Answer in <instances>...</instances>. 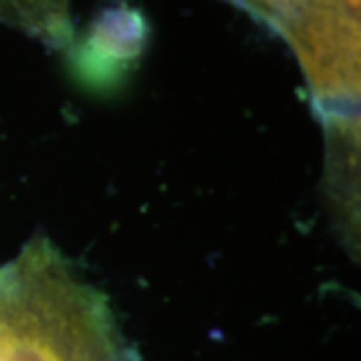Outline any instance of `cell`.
Wrapping results in <instances>:
<instances>
[{
    "label": "cell",
    "instance_id": "1",
    "mask_svg": "<svg viewBox=\"0 0 361 361\" xmlns=\"http://www.w3.org/2000/svg\"><path fill=\"white\" fill-rule=\"evenodd\" d=\"M0 361H139L104 293L47 235L0 265Z\"/></svg>",
    "mask_w": 361,
    "mask_h": 361
},
{
    "label": "cell",
    "instance_id": "2",
    "mask_svg": "<svg viewBox=\"0 0 361 361\" xmlns=\"http://www.w3.org/2000/svg\"><path fill=\"white\" fill-rule=\"evenodd\" d=\"M267 26L295 52L325 127L355 125L360 0H277Z\"/></svg>",
    "mask_w": 361,
    "mask_h": 361
},
{
    "label": "cell",
    "instance_id": "3",
    "mask_svg": "<svg viewBox=\"0 0 361 361\" xmlns=\"http://www.w3.org/2000/svg\"><path fill=\"white\" fill-rule=\"evenodd\" d=\"M145 20L130 6L104 11L75 49L78 77L90 82H109L129 71L145 44ZM68 47V49H71Z\"/></svg>",
    "mask_w": 361,
    "mask_h": 361
},
{
    "label": "cell",
    "instance_id": "4",
    "mask_svg": "<svg viewBox=\"0 0 361 361\" xmlns=\"http://www.w3.org/2000/svg\"><path fill=\"white\" fill-rule=\"evenodd\" d=\"M0 25L52 49H68L75 40L73 0H0Z\"/></svg>",
    "mask_w": 361,
    "mask_h": 361
},
{
    "label": "cell",
    "instance_id": "5",
    "mask_svg": "<svg viewBox=\"0 0 361 361\" xmlns=\"http://www.w3.org/2000/svg\"><path fill=\"white\" fill-rule=\"evenodd\" d=\"M229 2H233L235 6L243 8L245 13H249L251 16H255L261 23L267 25L271 11H273V6H275L277 0H229Z\"/></svg>",
    "mask_w": 361,
    "mask_h": 361
}]
</instances>
